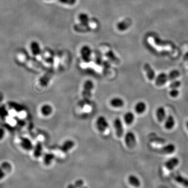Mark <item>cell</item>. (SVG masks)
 Instances as JSON below:
<instances>
[{
	"label": "cell",
	"instance_id": "cell-4",
	"mask_svg": "<svg viewBox=\"0 0 188 188\" xmlns=\"http://www.w3.org/2000/svg\"><path fill=\"white\" fill-rule=\"evenodd\" d=\"M108 123L106 119L103 116L99 117L96 121V127L98 130L100 132H105L108 128Z\"/></svg>",
	"mask_w": 188,
	"mask_h": 188
},
{
	"label": "cell",
	"instance_id": "cell-31",
	"mask_svg": "<svg viewBox=\"0 0 188 188\" xmlns=\"http://www.w3.org/2000/svg\"><path fill=\"white\" fill-rule=\"evenodd\" d=\"M181 85V82L179 80H174L172 81L171 83L169 85V87L170 89L172 88H178L179 87H180Z\"/></svg>",
	"mask_w": 188,
	"mask_h": 188
},
{
	"label": "cell",
	"instance_id": "cell-9",
	"mask_svg": "<svg viewBox=\"0 0 188 188\" xmlns=\"http://www.w3.org/2000/svg\"><path fill=\"white\" fill-rule=\"evenodd\" d=\"M176 150V146L173 144H168L163 147L157 150V152L164 154H172Z\"/></svg>",
	"mask_w": 188,
	"mask_h": 188
},
{
	"label": "cell",
	"instance_id": "cell-39",
	"mask_svg": "<svg viewBox=\"0 0 188 188\" xmlns=\"http://www.w3.org/2000/svg\"><path fill=\"white\" fill-rule=\"evenodd\" d=\"M186 127H187V129H188V121L187 122V123H186Z\"/></svg>",
	"mask_w": 188,
	"mask_h": 188
},
{
	"label": "cell",
	"instance_id": "cell-29",
	"mask_svg": "<svg viewBox=\"0 0 188 188\" xmlns=\"http://www.w3.org/2000/svg\"><path fill=\"white\" fill-rule=\"evenodd\" d=\"M78 19L81 22V24L85 25H88L89 18L88 16L84 13H81L78 15Z\"/></svg>",
	"mask_w": 188,
	"mask_h": 188
},
{
	"label": "cell",
	"instance_id": "cell-22",
	"mask_svg": "<svg viewBox=\"0 0 188 188\" xmlns=\"http://www.w3.org/2000/svg\"><path fill=\"white\" fill-rule=\"evenodd\" d=\"M124 121L127 124L131 125L132 124L135 119L134 114L132 112H128L125 113L123 117Z\"/></svg>",
	"mask_w": 188,
	"mask_h": 188
},
{
	"label": "cell",
	"instance_id": "cell-1",
	"mask_svg": "<svg viewBox=\"0 0 188 188\" xmlns=\"http://www.w3.org/2000/svg\"><path fill=\"white\" fill-rule=\"evenodd\" d=\"M94 83L91 80H87L85 82L82 92V96L85 100H89L92 96V91L94 88Z\"/></svg>",
	"mask_w": 188,
	"mask_h": 188
},
{
	"label": "cell",
	"instance_id": "cell-12",
	"mask_svg": "<svg viewBox=\"0 0 188 188\" xmlns=\"http://www.w3.org/2000/svg\"><path fill=\"white\" fill-rule=\"evenodd\" d=\"M132 23V20L130 18H126L122 21L119 22L117 24V28L119 31H125L131 26Z\"/></svg>",
	"mask_w": 188,
	"mask_h": 188
},
{
	"label": "cell",
	"instance_id": "cell-20",
	"mask_svg": "<svg viewBox=\"0 0 188 188\" xmlns=\"http://www.w3.org/2000/svg\"><path fill=\"white\" fill-rule=\"evenodd\" d=\"M128 182L131 186H132L133 187H135V188L140 187L141 184L140 179L138 178L136 176L132 175L129 176Z\"/></svg>",
	"mask_w": 188,
	"mask_h": 188
},
{
	"label": "cell",
	"instance_id": "cell-18",
	"mask_svg": "<svg viewBox=\"0 0 188 188\" xmlns=\"http://www.w3.org/2000/svg\"><path fill=\"white\" fill-rule=\"evenodd\" d=\"M110 105L114 108H122L124 105V102L122 99L119 97H114L110 100Z\"/></svg>",
	"mask_w": 188,
	"mask_h": 188
},
{
	"label": "cell",
	"instance_id": "cell-5",
	"mask_svg": "<svg viewBox=\"0 0 188 188\" xmlns=\"http://www.w3.org/2000/svg\"><path fill=\"white\" fill-rule=\"evenodd\" d=\"M12 169V167L10 163L4 162L0 166V180L2 179L9 174Z\"/></svg>",
	"mask_w": 188,
	"mask_h": 188
},
{
	"label": "cell",
	"instance_id": "cell-6",
	"mask_svg": "<svg viewBox=\"0 0 188 188\" xmlns=\"http://www.w3.org/2000/svg\"><path fill=\"white\" fill-rule=\"evenodd\" d=\"M81 54L83 60L85 62L88 63L91 60L92 51L88 46H84L81 50Z\"/></svg>",
	"mask_w": 188,
	"mask_h": 188
},
{
	"label": "cell",
	"instance_id": "cell-35",
	"mask_svg": "<svg viewBox=\"0 0 188 188\" xmlns=\"http://www.w3.org/2000/svg\"><path fill=\"white\" fill-rule=\"evenodd\" d=\"M83 181L82 180H78L75 182V185L77 188H81L83 186Z\"/></svg>",
	"mask_w": 188,
	"mask_h": 188
},
{
	"label": "cell",
	"instance_id": "cell-3",
	"mask_svg": "<svg viewBox=\"0 0 188 188\" xmlns=\"http://www.w3.org/2000/svg\"><path fill=\"white\" fill-rule=\"evenodd\" d=\"M124 141L127 146L129 148H133L136 145V139L134 133L128 132L124 137Z\"/></svg>",
	"mask_w": 188,
	"mask_h": 188
},
{
	"label": "cell",
	"instance_id": "cell-28",
	"mask_svg": "<svg viewBox=\"0 0 188 188\" xmlns=\"http://www.w3.org/2000/svg\"><path fill=\"white\" fill-rule=\"evenodd\" d=\"M55 157L54 155L52 153H47L45 155L44 158V162L45 164L48 166L49 165H50L51 162H52L54 158Z\"/></svg>",
	"mask_w": 188,
	"mask_h": 188
},
{
	"label": "cell",
	"instance_id": "cell-27",
	"mask_svg": "<svg viewBox=\"0 0 188 188\" xmlns=\"http://www.w3.org/2000/svg\"><path fill=\"white\" fill-rule=\"evenodd\" d=\"M169 81H174L180 76V73L178 70H173L171 71L168 74Z\"/></svg>",
	"mask_w": 188,
	"mask_h": 188
},
{
	"label": "cell",
	"instance_id": "cell-24",
	"mask_svg": "<svg viewBox=\"0 0 188 188\" xmlns=\"http://www.w3.org/2000/svg\"><path fill=\"white\" fill-rule=\"evenodd\" d=\"M42 152V145L41 142H39L37 143L34 148V156L35 158H38L41 156Z\"/></svg>",
	"mask_w": 188,
	"mask_h": 188
},
{
	"label": "cell",
	"instance_id": "cell-10",
	"mask_svg": "<svg viewBox=\"0 0 188 188\" xmlns=\"http://www.w3.org/2000/svg\"><path fill=\"white\" fill-rule=\"evenodd\" d=\"M144 70L146 74L148 79L152 81L155 79L156 74L154 70L153 69L152 66L150 65V64L146 63L144 65Z\"/></svg>",
	"mask_w": 188,
	"mask_h": 188
},
{
	"label": "cell",
	"instance_id": "cell-2",
	"mask_svg": "<svg viewBox=\"0 0 188 188\" xmlns=\"http://www.w3.org/2000/svg\"><path fill=\"white\" fill-rule=\"evenodd\" d=\"M54 74V70L51 68L46 72L39 80V84L42 87H47Z\"/></svg>",
	"mask_w": 188,
	"mask_h": 188
},
{
	"label": "cell",
	"instance_id": "cell-19",
	"mask_svg": "<svg viewBox=\"0 0 188 188\" xmlns=\"http://www.w3.org/2000/svg\"><path fill=\"white\" fill-rule=\"evenodd\" d=\"M175 125V120L173 116L169 115L165 119V127L167 130H170L174 128Z\"/></svg>",
	"mask_w": 188,
	"mask_h": 188
},
{
	"label": "cell",
	"instance_id": "cell-33",
	"mask_svg": "<svg viewBox=\"0 0 188 188\" xmlns=\"http://www.w3.org/2000/svg\"><path fill=\"white\" fill-rule=\"evenodd\" d=\"M179 91L177 88H172L171 89L169 92V95L172 98H176L179 95Z\"/></svg>",
	"mask_w": 188,
	"mask_h": 188
},
{
	"label": "cell",
	"instance_id": "cell-38",
	"mask_svg": "<svg viewBox=\"0 0 188 188\" xmlns=\"http://www.w3.org/2000/svg\"><path fill=\"white\" fill-rule=\"evenodd\" d=\"M68 188H76V187L75 186V184L74 185V184H69V185L68 186Z\"/></svg>",
	"mask_w": 188,
	"mask_h": 188
},
{
	"label": "cell",
	"instance_id": "cell-15",
	"mask_svg": "<svg viewBox=\"0 0 188 188\" xmlns=\"http://www.w3.org/2000/svg\"><path fill=\"white\" fill-rule=\"evenodd\" d=\"M20 145L22 148L26 151H30L32 150L33 148V145L30 140L27 138H20Z\"/></svg>",
	"mask_w": 188,
	"mask_h": 188
},
{
	"label": "cell",
	"instance_id": "cell-13",
	"mask_svg": "<svg viewBox=\"0 0 188 188\" xmlns=\"http://www.w3.org/2000/svg\"><path fill=\"white\" fill-rule=\"evenodd\" d=\"M156 116L157 119L159 122L162 123L166 118V110L163 107H159L157 109L156 111Z\"/></svg>",
	"mask_w": 188,
	"mask_h": 188
},
{
	"label": "cell",
	"instance_id": "cell-17",
	"mask_svg": "<svg viewBox=\"0 0 188 188\" xmlns=\"http://www.w3.org/2000/svg\"><path fill=\"white\" fill-rule=\"evenodd\" d=\"M147 108L146 104L144 101H139L135 106V111L137 114H141L146 111Z\"/></svg>",
	"mask_w": 188,
	"mask_h": 188
},
{
	"label": "cell",
	"instance_id": "cell-23",
	"mask_svg": "<svg viewBox=\"0 0 188 188\" xmlns=\"http://www.w3.org/2000/svg\"><path fill=\"white\" fill-rule=\"evenodd\" d=\"M175 180L179 184L184 186L185 187H188V179L183 177L181 175H177L175 177Z\"/></svg>",
	"mask_w": 188,
	"mask_h": 188
},
{
	"label": "cell",
	"instance_id": "cell-36",
	"mask_svg": "<svg viewBox=\"0 0 188 188\" xmlns=\"http://www.w3.org/2000/svg\"><path fill=\"white\" fill-rule=\"evenodd\" d=\"M4 134H5L4 130L2 128H0V140L3 139Z\"/></svg>",
	"mask_w": 188,
	"mask_h": 188
},
{
	"label": "cell",
	"instance_id": "cell-26",
	"mask_svg": "<svg viewBox=\"0 0 188 188\" xmlns=\"http://www.w3.org/2000/svg\"><path fill=\"white\" fill-rule=\"evenodd\" d=\"M53 109L52 107L49 105H45L42 106L41 108V112L44 116H48L50 115L51 113L52 112Z\"/></svg>",
	"mask_w": 188,
	"mask_h": 188
},
{
	"label": "cell",
	"instance_id": "cell-40",
	"mask_svg": "<svg viewBox=\"0 0 188 188\" xmlns=\"http://www.w3.org/2000/svg\"><path fill=\"white\" fill-rule=\"evenodd\" d=\"M82 188H87V187H82Z\"/></svg>",
	"mask_w": 188,
	"mask_h": 188
},
{
	"label": "cell",
	"instance_id": "cell-14",
	"mask_svg": "<svg viewBox=\"0 0 188 188\" xmlns=\"http://www.w3.org/2000/svg\"><path fill=\"white\" fill-rule=\"evenodd\" d=\"M74 145H75V143L74 142V141L70 140H66L61 146L60 149L62 152L65 153L73 148L74 146Z\"/></svg>",
	"mask_w": 188,
	"mask_h": 188
},
{
	"label": "cell",
	"instance_id": "cell-16",
	"mask_svg": "<svg viewBox=\"0 0 188 188\" xmlns=\"http://www.w3.org/2000/svg\"><path fill=\"white\" fill-rule=\"evenodd\" d=\"M74 29L75 31L78 33H86L91 31L92 29L88 25L80 24L75 25L74 26Z\"/></svg>",
	"mask_w": 188,
	"mask_h": 188
},
{
	"label": "cell",
	"instance_id": "cell-30",
	"mask_svg": "<svg viewBox=\"0 0 188 188\" xmlns=\"http://www.w3.org/2000/svg\"><path fill=\"white\" fill-rule=\"evenodd\" d=\"M8 115V112L4 105L0 104V117L4 119Z\"/></svg>",
	"mask_w": 188,
	"mask_h": 188
},
{
	"label": "cell",
	"instance_id": "cell-37",
	"mask_svg": "<svg viewBox=\"0 0 188 188\" xmlns=\"http://www.w3.org/2000/svg\"><path fill=\"white\" fill-rule=\"evenodd\" d=\"M3 98H4V96H3V95L2 93L0 92V104L2 102V101H3Z\"/></svg>",
	"mask_w": 188,
	"mask_h": 188
},
{
	"label": "cell",
	"instance_id": "cell-34",
	"mask_svg": "<svg viewBox=\"0 0 188 188\" xmlns=\"http://www.w3.org/2000/svg\"><path fill=\"white\" fill-rule=\"evenodd\" d=\"M59 1L63 4H66L68 5H74L76 3V0H59Z\"/></svg>",
	"mask_w": 188,
	"mask_h": 188
},
{
	"label": "cell",
	"instance_id": "cell-21",
	"mask_svg": "<svg viewBox=\"0 0 188 188\" xmlns=\"http://www.w3.org/2000/svg\"><path fill=\"white\" fill-rule=\"evenodd\" d=\"M31 52L34 56H38L41 52V49L39 44L36 41H33L30 45Z\"/></svg>",
	"mask_w": 188,
	"mask_h": 188
},
{
	"label": "cell",
	"instance_id": "cell-7",
	"mask_svg": "<svg viewBox=\"0 0 188 188\" xmlns=\"http://www.w3.org/2000/svg\"><path fill=\"white\" fill-rule=\"evenodd\" d=\"M114 127L116 131V135L118 138L122 137L124 133L123 124L120 119L117 118L114 121Z\"/></svg>",
	"mask_w": 188,
	"mask_h": 188
},
{
	"label": "cell",
	"instance_id": "cell-32",
	"mask_svg": "<svg viewBox=\"0 0 188 188\" xmlns=\"http://www.w3.org/2000/svg\"><path fill=\"white\" fill-rule=\"evenodd\" d=\"M10 106L14 109L16 111H22L24 110V107L21 106V105H19V104H16V103H14V102H11V104H10Z\"/></svg>",
	"mask_w": 188,
	"mask_h": 188
},
{
	"label": "cell",
	"instance_id": "cell-11",
	"mask_svg": "<svg viewBox=\"0 0 188 188\" xmlns=\"http://www.w3.org/2000/svg\"><path fill=\"white\" fill-rule=\"evenodd\" d=\"M179 164V160L177 157H172L167 160L165 165L167 169L169 170H172L175 169Z\"/></svg>",
	"mask_w": 188,
	"mask_h": 188
},
{
	"label": "cell",
	"instance_id": "cell-8",
	"mask_svg": "<svg viewBox=\"0 0 188 188\" xmlns=\"http://www.w3.org/2000/svg\"><path fill=\"white\" fill-rule=\"evenodd\" d=\"M169 81L168 74L165 73H161L155 77V82L157 86H162Z\"/></svg>",
	"mask_w": 188,
	"mask_h": 188
},
{
	"label": "cell",
	"instance_id": "cell-25",
	"mask_svg": "<svg viewBox=\"0 0 188 188\" xmlns=\"http://www.w3.org/2000/svg\"><path fill=\"white\" fill-rule=\"evenodd\" d=\"M106 56L108 58V59L111 61V62L115 63L116 64H118L120 63V60L116 57L112 51H108L106 53Z\"/></svg>",
	"mask_w": 188,
	"mask_h": 188
}]
</instances>
